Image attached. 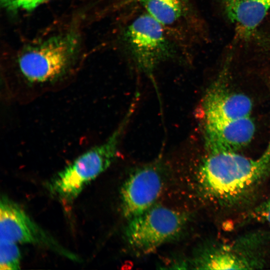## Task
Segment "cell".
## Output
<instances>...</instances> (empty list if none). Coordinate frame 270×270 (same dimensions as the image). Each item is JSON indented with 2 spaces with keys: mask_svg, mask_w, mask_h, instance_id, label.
Listing matches in <instances>:
<instances>
[{
  "mask_svg": "<svg viewBox=\"0 0 270 270\" xmlns=\"http://www.w3.org/2000/svg\"><path fill=\"white\" fill-rule=\"evenodd\" d=\"M270 176V140L257 158L233 151L207 152L197 172L199 191L221 210L250 204Z\"/></svg>",
  "mask_w": 270,
  "mask_h": 270,
  "instance_id": "cell-1",
  "label": "cell"
},
{
  "mask_svg": "<svg viewBox=\"0 0 270 270\" xmlns=\"http://www.w3.org/2000/svg\"><path fill=\"white\" fill-rule=\"evenodd\" d=\"M136 106L132 104L116 128L103 143L76 158L51 180L48 188L52 194L64 200H72L84 188L106 170L116 159L123 134Z\"/></svg>",
  "mask_w": 270,
  "mask_h": 270,
  "instance_id": "cell-2",
  "label": "cell"
},
{
  "mask_svg": "<svg viewBox=\"0 0 270 270\" xmlns=\"http://www.w3.org/2000/svg\"><path fill=\"white\" fill-rule=\"evenodd\" d=\"M270 232H248L230 240L208 244L194 259V268L256 270L263 268L270 256Z\"/></svg>",
  "mask_w": 270,
  "mask_h": 270,
  "instance_id": "cell-3",
  "label": "cell"
},
{
  "mask_svg": "<svg viewBox=\"0 0 270 270\" xmlns=\"http://www.w3.org/2000/svg\"><path fill=\"white\" fill-rule=\"evenodd\" d=\"M220 82L211 86L202 102L205 142L229 138L252 122V104L243 94L230 91Z\"/></svg>",
  "mask_w": 270,
  "mask_h": 270,
  "instance_id": "cell-4",
  "label": "cell"
},
{
  "mask_svg": "<svg viewBox=\"0 0 270 270\" xmlns=\"http://www.w3.org/2000/svg\"><path fill=\"white\" fill-rule=\"evenodd\" d=\"M168 32L145 12L132 20L122 32L124 50L138 70L150 78L162 62L176 54Z\"/></svg>",
  "mask_w": 270,
  "mask_h": 270,
  "instance_id": "cell-5",
  "label": "cell"
},
{
  "mask_svg": "<svg viewBox=\"0 0 270 270\" xmlns=\"http://www.w3.org/2000/svg\"><path fill=\"white\" fill-rule=\"evenodd\" d=\"M78 45L76 34L69 32L52 36L30 46L18 58L20 72L31 82L55 80L69 69Z\"/></svg>",
  "mask_w": 270,
  "mask_h": 270,
  "instance_id": "cell-6",
  "label": "cell"
},
{
  "mask_svg": "<svg viewBox=\"0 0 270 270\" xmlns=\"http://www.w3.org/2000/svg\"><path fill=\"white\" fill-rule=\"evenodd\" d=\"M128 220L126 236L128 244L137 254H145L176 238L186 226L188 216L155 204L142 214Z\"/></svg>",
  "mask_w": 270,
  "mask_h": 270,
  "instance_id": "cell-7",
  "label": "cell"
},
{
  "mask_svg": "<svg viewBox=\"0 0 270 270\" xmlns=\"http://www.w3.org/2000/svg\"><path fill=\"white\" fill-rule=\"evenodd\" d=\"M0 238L16 244L40 246L72 261H80L77 254L64 248L21 206L5 196L0 200Z\"/></svg>",
  "mask_w": 270,
  "mask_h": 270,
  "instance_id": "cell-8",
  "label": "cell"
},
{
  "mask_svg": "<svg viewBox=\"0 0 270 270\" xmlns=\"http://www.w3.org/2000/svg\"><path fill=\"white\" fill-rule=\"evenodd\" d=\"M162 189L160 170L155 165H148L134 170L121 189L122 208L130 220L155 204Z\"/></svg>",
  "mask_w": 270,
  "mask_h": 270,
  "instance_id": "cell-9",
  "label": "cell"
},
{
  "mask_svg": "<svg viewBox=\"0 0 270 270\" xmlns=\"http://www.w3.org/2000/svg\"><path fill=\"white\" fill-rule=\"evenodd\" d=\"M224 15L242 35L248 36L270 10V0H219Z\"/></svg>",
  "mask_w": 270,
  "mask_h": 270,
  "instance_id": "cell-10",
  "label": "cell"
},
{
  "mask_svg": "<svg viewBox=\"0 0 270 270\" xmlns=\"http://www.w3.org/2000/svg\"><path fill=\"white\" fill-rule=\"evenodd\" d=\"M145 12L168 30L187 20L190 14L188 0H137Z\"/></svg>",
  "mask_w": 270,
  "mask_h": 270,
  "instance_id": "cell-11",
  "label": "cell"
},
{
  "mask_svg": "<svg viewBox=\"0 0 270 270\" xmlns=\"http://www.w3.org/2000/svg\"><path fill=\"white\" fill-rule=\"evenodd\" d=\"M17 244L12 242L0 240V270H17L20 268L21 254Z\"/></svg>",
  "mask_w": 270,
  "mask_h": 270,
  "instance_id": "cell-12",
  "label": "cell"
},
{
  "mask_svg": "<svg viewBox=\"0 0 270 270\" xmlns=\"http://www.w3.org/2000/svg\"><path fill=\"white\" fill-rule=\"evenodd\" d=\"M242 224L256 222L270 226V196L249 210L243 218Z\"/></svg>",
  "mask_w": 270,
  "mask_h": 270,
  "instance_id": "cell-13",
  "label": "cell"
},
{
  "mask_svg": "<svg viewBox=\"0 0 270 270\" xmlns=\"http://www.w3.org/2000/svg\"><path fill=\"white\" fill-rule=\"evenodd\" d=\"M48 0H0L2 6L10 12L32 10Z\"/></svg>",
  "mask_w": 270,
  "mask_h": 270,
  "instance_id": "cell-14",
  "label": "cell"
}]
</instances>
